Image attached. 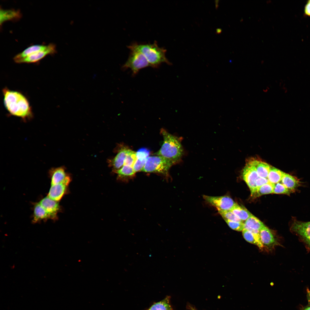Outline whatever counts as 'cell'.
Returning a JSON list of instances; mask_svg holds the SVG:
<instances>
[{"mask_svg": "<svg viewBox=\"0 0 310 310\" xmlns=\"http://www.w3.org/2000/svg\"><path fill=\"white\" fill-rule=\"evenodd\" d=\"M5 108L12 115L26 121L32 119V108L26 98L21 92L7 88L2 90Z\"/></svg>", "mask_w": 310, "mask_h": 310, "instance_id": "obj_1", "label": "cell"}, {"mask_svg": "<svg viewBox=\"0 0 310 310\" xmlns=\"http://www.w3.org/2000/svg\"><path fill=\"white\" fill-rule=\"evenodd\" d=\"M224 220L229 226L233 230L241 231L245 228V224L243 222L233 221L226 219Z\"/></svg>", "mask_w": 310, "mask_h": 310, "instance_id": "obj_31", "label": "cell"}, {"mask_svg": "<svg viewBox=\"0 0 310 310\" xmlns=\"http://www.w3.org/2000/svg\"><path fill=\"white\" fill-rule=\"evenodd\" d=\"M304 13L306 16L310 17V0L307 1L305 6Z\"/></svg>", "mask_w": 310, "mask_h": 310, "instance_id": "obj_33", "label": "cell"}, {"mask_svg": "<svg viewBox=\"0 0 310 310\" xmlns=\"http://www.w3.org/2000/svg\"><path fill=\"white\" fill-rule=\"evenodd\" d=\"M51 185L58 184L66 181H71V178L66 173L64 167L52 168L49 170Z\"/></svg>", "mask_w": 310, "mask_h": 310, "instance_id": "obj_10", "label": "cell"}, {"mask_svg": "<svg viewBox=\"0 0 310 310\" xmlns=\"http://www.w3.org/2000/svg\"><path fill=\"white\" fill-rule=\"evenodd\" d=\"M136 158V152L128 149L124 161V165L132 166Z\"/></svg>", "mask_w": 310, "mask_h": 310, "instance_id": "obj_30", "label": "cell"}, {"mask_svg": "<svg viewBox=\"0 0 310 310\" xmlns=\"http://www.w3.org/2000/svg\"><path fill=\"white\" fill-rule=\"evenodd\" d=\"M274 185L269 182L262 186L256 188L251 192V197L255 198L263 195L273 193Z\"/></svg>", "mask_w": 310, "mask_h": 310, "instance_id": "obj_23", "label": "cell"}, {"mask_svg": "<svg viewBox=\"0 0 310 310\" xmlns=\"http://www.w3.org/2000/svg\"><path fill=\"white\" fill-rule=\"evenodd\" d=\"M170 297L167 296L162 300L154 303L147 310H173L170 303Z\"/></svg>", "mask_w": 310, "mask_h": 310, "instance_id": "obj_24", "label": "cell"}, {"mask_svg": "<svg viewBox=\"0 0 310 310\" xmlns=\"http://www.w3.org/2000/svg\"><path fill=\"white\" fill-rule=\"evenodd\" d=\"M49 214L51 220H56L57 214L60 211L61 207L59 202L52 200L46 196L39 202Z\"/></svg>", "mask_w": 310, "mask_h": 310, "instance_id": "obj_9", "label": "cell"}, {"mask_svg": "<svg viewBox=\"0 0 310 310\" xmlns=\"http://www.w3.org/2000/svg\"><path fill=\"white\" fill-rule=\"evenodd\" d=\"M306 291L309 306H310V290L308 288H307Z\"/></svg>", "mask_w": 310, "mask_h": 310, "instance_id": "obj_34", "label": "cell"}, {"mask_svg": "<svg viewBox=\"0 0 310 310\" xmlns=\"http://www.w3.org/2000/svg\"><path fill=\"white\" fill-rule=\"evenodd\" d=\"M230 210L242 222L246 221L252 214L245 207L237 203Z\"/></svg>", "mask_w": 310, "mask_h": 310, "instance_id": "obj_25", "label": "cell"}, {"mask_svg": "<svg viewBox=\"0 0 310 310\" xmlns=\"http://www.w3.org/2000/svg\"></svg>", "mask_w": 310, "mask_h": 310, "instance_id": "obj_38", "label": "cell"}, {"mask_svg": "<svg viewBox=\"0 0 310 310\" xmlns=\"http://www.w3.org/2000/svg\"><path fill=\"white\" fill-rule=\"evenodd\" d=\"M292 192L288 189L281 182L275 184L273 193L276 194H283L290 195Z\"/></svg>", "mask_w": 310, "mask_h": 310, "instance_id": "obj_28", "label": "cell"}, {"mask_svg": "<svg viewBox=\"0 0 310 310\" xmlns=\"http://www.w3.org/2000/svg\"><path fill=\"white\" fill-rule=\"evenodd\" d=\"M242 175L251 192L256 188L255 182L259 177L255 167V160L250 161L246 164L243 170Z\"/></svg>", "mask_w": 310, "mask_h": 310, "instance_id": "obj_8", "label": "cell"}, {"mask_svg": "<svg viewBox=\"0 0 310 310\" xmlns=\"http://www.w3.org/2000/svg\"><path fill=\"white\" fill-rule=\"evenodd\" d=\"M301 310H310V306H306L303 307Z\"/></svg>", "mask_w": 310, "mask_h": 310, "instance_id": "obj_36", "label": "cell"}, {"mask_svg": "<svg viewBox=\"0 0 310 310\" xmlns=\"http://www.w3.org/2000/svg\"><path fill=\"white\" fill-rule=\"evenodd\" d=\"M280 182L292 193L296 191L301 185V182L296 177L286 173Z\"/></svg>", "mask_w": 310, "mask_h": 310, "instance_id": "obj_18", "label": "cell"}, {"mask_svg": "<svg viewBox=\"0 0 310 310\" xmlns=\"http://www.w3.org/2000/svg\"><path fill=\"white\" fill-rule=\"evenodd\" d=\"M130 51L128 58L122 66L123 70L130 69L133 76L136 75L141 69L150 66L144 55L135 46L133 43L127 46Z\"/></svg>", "mask_w": 310, "mask_h": 310, "instance_id": "obj_4", "label": "cell"}, {"mask_svg": "<svg viewBox=\"0 0 310 310\" xmlns=\"http://www.w3.org/2000/svg\"><path fill=\"white\" fill-rule=\"evenodd\" d=\"M150 152L148 149L142 148L136 152V158L133 165V169L135 173L142 171L149 157Z\"/></svg>", "mask_w": 310, "mask_h": 310, "instance_id": "obj_14", "label": "cell"}, {"mask_svg": "<svg viewBox=\"0 0 310 310\" xmlns=\"http://www.w3.org/2000/svg\"><path fill=\"white\" fill-rule=\"evenodd\" d=\"M269 182V181L267 178L259 177L255 182L256 188L262 186Z\"/></svg>", "mask_w": 310, "mask_h": 310, "instance_id": "obj_32", "label": "cell"}, {"mask_svg": "<svg viewBox=\"0 0 310 310\" xmlns=\"http://www.w3.org/2000/svg\"><path fill=\"white\" fill-rule=\"evenodd\" d=\"M32 218V221L34 223L51 219L48 214L39 202L34 205Z\"/></svg>", "mask_w": 310, "mask_h": 310, "instance_id": "obj_17", "label": "cell"}, {"mask_svg": "<svg viewBox=\"0 0 310 310\" xmlns=\"http://www.w3.org/2000/svg\"><path fill=\"white\" fill-rule=\"evenodd\" d=\"M242 232L243 236L247 241L257 246L260 249L263 248L259 232H252L245 228L244 229Z\"/></svg>", "mask_w": 310, "mask_h": 310, "instance_id": "obj_21", "label": "cell"}, {"mask_svg": "<svg viewBox=\"0 0 310 310\" xmlns=\"http://www.w3.org/2000/svg\"><path fill=\"white\" fill-rule=\"evenodd\" d=\"M133 43L145 56L150 67L157 68L162 63H165L170 65H172L166 57V49L159 47L156 41H155L152 44H139L136 42Z\"/></svg>", "mask_w": 310, "mask_h": 310, "instance_id": "obj_3", "label": "cell"}, {"mask_svg": "<svg viewBox=\"0 0 310 310\" xmlns=\"http://www.w3.org/2000/svg\"><path fill=\"white\" fill-rule=\"evenodd\" d=\"M290 230L292 233L298 237L307 252L310 251V221H300L293 217L290 224Z\"/></svg>", "mask_w": 310, "mask_h": 310, "instance_id": "obj_6", "label": "cell"}, {"mask_svg": "<svg viewBox=\"0 0 310 310\" xmlns=\"http://www.w3.org/2000/svg\"><path fill=\"white\" fill-rule=\"evenodd\" d=\"M285 173L271 166L267 178L269 181L275 184L281 182Z\"/></svg>", "mask_w": 310, "mask_h": 310, "instance_id": "obj_26", "label": "cell"}, {"mask_svg": "<svg viewBox=\"0 0 310 310\" xmlns=\"http://www.w3.org/2000/svg\"><path fill=\"white\" fill-rule=\"evenodd\" d=\"M218 212L224 220L226 219L232 221L243 222L231 210Z\"/></svg>", "mask_w": 310, "mask_h": 310, "instance_id": "obj_29", "label": "cell"}, {"mask_svg": "<svg viewBox=\"0 0 310 310\" xmlns=\"http://www.w3.org/2000/svg\"><path fill=\"white\" fill-rule=\"evenodd\" d=\"M255 164L259 177L267 178L271 166L260 161L255 160Z\"/></svg>", "mask_w": 310, "mask_h": 310, "instance_id": "obj_27", "label": "cell"}, {"mask_svg": "<svg viewBox=\"0 0 310 310\" xmlns=\"http://www.w3.org/2000/svg\"><path fill=\"white\" fill-rule=\"evenodd\" d=\"M219 1V0H216L215 1V7L216 9L218 7Z\"/></svg>", "mask_w": 310, "mask_h": 310, "instance_id": "obj_35", "label": "cell"}, {"mask_svg": "<svg viewBox=\"0 0 310 310\" xmlns=\"http://www.w3.org/2000/svg\"><path fill=\"white\" fill-rule=\"evenodd\" d=\"M245 228L250 231H260L265 226L257 218L252 214L245 223Z\"/></svg>", "mask_w": 310, "mask_h": 310, "instance_id": "obj_22", "label": "cell"}, {"mask_svg": "<svg viewBox=\"0 0 310 310\" xmlns=\"http://www.w3.org/2000/svg\"><path fill=\"white\" fill-rule=\"evenodd\" d=\"M21 16L20 11L14 9L5 10L0 9V23L1 26L4 22L10 20H18Z\"/></svg>", "mask_w": 310, "mask_h": 310, "instance_id": "obj_20", "label": "cell"}, {"mask_svg": "<svg viewBox=\"0 0 310 310\" xmlns=\"http://www.w3.org/2000/svg\"><path fill=\"white\" fill-rule=\"evenodd\" d=\"M56 52L55 45L51 43L48 45L47 48L28 56L21 60L19 63H32L38 62L49 55H52Z\"/></svg>", "mask_w": 310, "mask_h": 310, "instance_id": "obj_11", "label": "cell"}, {"mask_svg": "<svg viewBox=\"0 0 310 310\" xmlns=\"http://www.w3.org/2000/svg\"><path fill=\"white\" fill-rule=\"evenodd\" d=\"M259 234L263 247L270 249L280 245L276 237L266 226L260 231Z\"/></svg>", "mask_w": 310, "mask_h": 310, "instance_id": "obj_13", "label": "cell"}, {"mask_svg": "<svg viewBox=\"0 0 310 310\" xmlns=\"http://www.w3.org/2000/svg\"><path fill=\"white\" fill-rule=\"evenodd\" d=\"M172 165L163 157L159 156H149L142 170V172L155 173L167 177Z\"/></svg>", "mask_w": 310, "mask_h": 310, "instance_id": "obj_5", "label": "cell"}, {"mask_svg": "<svg viewBox=\"0 0 310 310\" xmlns=\"http://www.w3.org/2000/svg\"><path fill=\"white\" fill-rule=\"evenodd\" d=\"M203 197L207 202L215 207L218 211L230 210L236 203L230 197L227 195H204Z\"/></svg>", "mask_w": 310, "mask_h": 310, "instance_id": "obj_7", "label": "cell"}, {"mask_svg": "<svg viewBox=\"0 0 310 310\" xmlns=\"http://www.w3.org/2000/svg\"><path fill=\"white\" fill-rule=\"evenodd\" d=\"M48 45L36 44L32 45L26 48L22 52L18 54L13 58L14 61L18 63L22 59L35 53L45 50L48 47Z\"/></svg>", "mask_w": 310, "mask_h": 310, "instance_id": "obj_15", "label": "cell"}, {"mask_svg": "<svg viewBox=\"0 0 310 310\" xmlns=\"http://www.w3.org/2000/svg\"><path fill=\"white\" fill-rule=\"evenodd\" d=\"M71 181H66L51 185L47 196L51 199L59 202L67 193Z\"/></svg>", "mask_w": 310, "mask_h": 310, "instance_id": "obj_12", "label": "cell"}, {"mask_svg": "<svg viewBox=\"0 0 310 310\" xmlns=\"http://www.w3.org/2000/svg\"><path fill=\"white\" fill-rule=\"evenodd\" d=\"M222 31V30L221 28H218L216 29V34H219Z\"/></svg>", "mask_w": 310, "mask_h": 310, "instance_id": "obj_37", "label": "cell"}, {"mask_svg": "<svg viewBox=\"0 0 310 310\" xmlns=\"http://www.w3.org/2000/svg\"><path fill=\"white\" fill-rule=\"evenodd\" d=\"M128 150L124 147L121 148L115 157L110 161V165L113 168L114 172L123 166Z\"/></svg>", "mask_w": 310, "mask_h": 310, "instance_id": "obj_16", "label": "cell"}, {"mask_svg": "<svg viewBox=\"0 0 310 310\" xmlns=\"http://www.w3.org/2000/svg\"><path fill=\"white\" fill-rule=\"evenodd\" d=\"M117 175L118 180L127 182L135 176V172L132 166L124 165L119 169L114 171Z\"/></svg>", "mask_w": 310, "mask_h": 310, "instance_id": "obj_19", "label": "cell"}, {"mask_svg": "<svg viewBox=\"0 0 310 310\" xmlns=\"http://www.w3.org/2000/svg\"><path fill=\"white\" fill-rule=\"evenodd\" d=\"M161 133L163 143L156 155L164 158L172 166L179 163L184 154L182 138L173 135L163 129Z\"/></svg>", "mask_w": 310, "mask_h": 310, "instance_id": "obj_2", "label": "cell"}]
</instances>
